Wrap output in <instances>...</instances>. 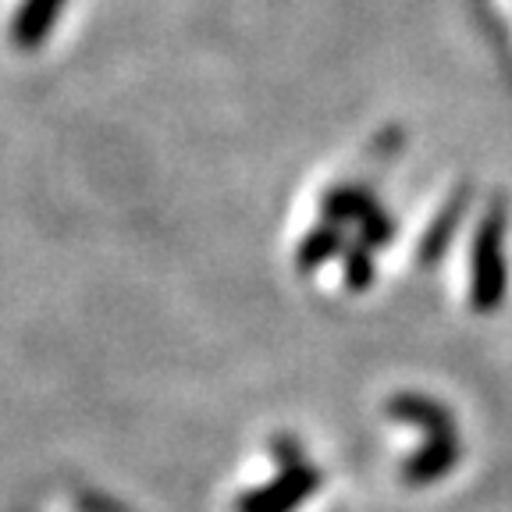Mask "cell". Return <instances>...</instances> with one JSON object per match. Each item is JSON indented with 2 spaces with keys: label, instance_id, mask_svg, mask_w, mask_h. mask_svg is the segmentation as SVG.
<instances>
[{
  "label": "cell",
  "instance_id": "1",
  "mask_svg": "<svg viewBox=\"0 0 512 512\" xmlns=\"http://www.w3.org/2000/svg\"><path fill=\"white\" fill-rule=\"evenodd\" d=\"M320 473L310 466H288L278 480H271L267 488L246 491V495L235 502V512H296L306 498L317 491Z\"/></svg>",
  "mask_w": 512,
  "mask_h": 512
}]
</instances>
